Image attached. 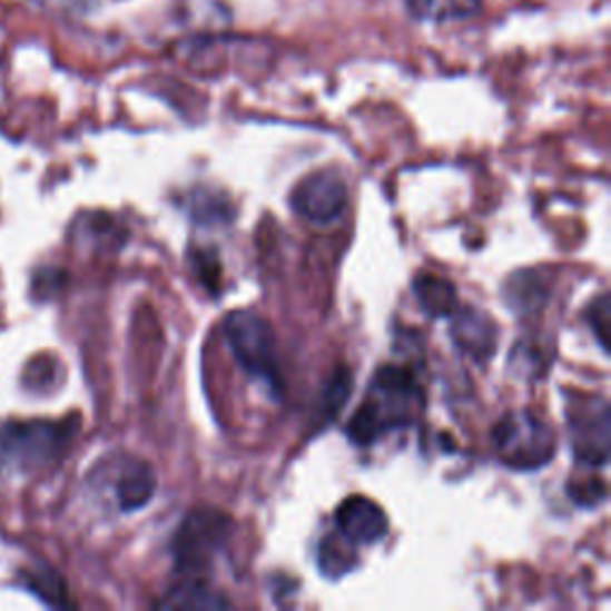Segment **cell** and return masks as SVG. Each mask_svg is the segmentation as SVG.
I'll return each mask as SVG.
<instances>
[{
  "label": "cell",
  "mask_w": 611,
  "mask_h": 611,
  "mask_svg": "<svg viewBox=\"0 0 611 611\" xmlns=\"http://www.w3.org/2000/svg\"><path fill=\"white\" fill-rule=\"evenodd\" d=\"M421 390L414 373L402 366H383L368 387V396L346 425V435L358 447H368L380 437L414 423Z\"/></svg>",
  "instance_id": "1"
},
{
  "label": "cell",
  "mask_w": 611,
  "mask_h": 611,
  "mask_svg": "<svg viewBox=\"0 0 611 611\" xmlns=\"http://www.w3.org/2000/svg\"><path fill=\"white\" fill-rule=\"evenodd\" d=\"M497 459L514 471H538L548 466L556 452V435L533 411L516 408L504 414L492 431Z\"/></svg>",
  "instance_id": "2"
},
{
  "label": "cell",
  "mask_w": 611,
  "mask_h": 611,
  "mask_svg": "<svg viewBox=\"0 0 611 611\" xmlns=\"http://www.w3.org/2000/svg\"><path fill=\"white\" fill-rule=\"evenodd\" d=\"M223 333L229 352L242 366L244 373L266 383L270 390H279V368H277V342L273 327L266 318L254 311H233L225 318Z\"/></svg>",
  "instance_id": "3"
},
{
  "label": "cell",
  "mask_w": 611,
  "mask_h": 611,
  "mask_svg": "<svg viewBox=\"0 0 611 611\" xmlns=\"http://www.w3.org/2000/svg\"><path fill=\"white\" fill-rule=\"evenodd\" d=\"M233 535V519L213 506H198L179 523L173 538L175 566L185 573H198L216 561Z\"/></svg>",
  "instance_id": "4"
},
{
  "label": "cell",
  "mask_w": 611,
  "mask_h": 611,
  "mask_svg": "<svg viewBox=\"0 0 611 611\" xmlns=\"http://www.w3.org/2000/svg\"><path fill=\"white\" fill-rule=\"evenodd\" d=\"M346 196V181L337 173L318 170L294 187L292 208L313 225H329L344 213Z\"/></svg>",
  "instance_id": "5"
},
{
  "label": "cell",
  "mask_w": 611,
  "mask_h": 611,
  "mask_svg": "<svg viewBox=\"0 0 611 611\" xmlns=\"http://www.w3.org/2000/svg\"><path fill=\"white\" fill-rule=\"evenodd\" d=\"M569 431L573 454L581 464L592 469L607 466L611 444V414L604 400H592L585 406H575L571 411Z\"/></svg>",
  "instance_id": "6"
},
{
  "label": "cell",
  "mask_w": 611,
  "mask_h": 611,
  "mask_svg": "<svg viewBox=\"0 0 611 611\" xmlns=\"http://www.w3.org/2000/svg\"><path fill=\"white\" fill-rule=\"evenodd\" d=\"M335 528L342 538L349 540L356 548H366L383 540L390 531V521L385 509L371 497L352 494L335 511Z\"/></svg>",
  "instance_id": "7"
},
{
  "label": "cell",
  "mask_w": 611,
  "mask_h": 611,
  "mask_svg": "<svg viewBox=\"0 0 611 611\" xmlns=\"http://www.w3.org/2000/svg\"><path fill=\"white\" fill-rule=\"evenodd\" d=\"M450 318V335L469 358L485 363L494 356L500 342V327L490 313L473 306H459Z\"/></svg>",
  "instance_id": "8"
},
{
  "label": "cell",
  "mask_w": 611,
  "mask_h": 611,
  "mask_svg": "<svg viewBox=\"0 0 611 611\" xmlns=\"http://www.w3.org/2000/svg\"><path fill=\"white\" fill-rule=\"evenodd\" d=\"M68 442V427L53 423H35L8 427L3 444L10 454H18L24 461H46L60 454Z\"/></svg>",
  "instance_id": "9"
},
{
  "label": "cell",
  "mask_w": 611,
  "mask_h": 611,
  "mask_svg": "<svg viewBox=\"0 0 611 611\" xmlns=\"http://www.w3.org/2000/svg\"><path fill=\"white\" fill-rule=\"evenodd\" d=\"M408 20L421 24H450L475 20L485 0H402Z\"/></svg>",
  "instance_id": "10"
},
{
  "label": "cell",
  "mask_w": 611,
  "mask_h": 611,
  "mask_svg": "<svg viewBox=\"0 0 611 611\" xmlns=\"http://www.w3.org/2000/svg\"><path fill=\"white\" fill-rule=\"evenodd\" d=\"M504 299L521 316H533L550 302V283L540 270H519L506 279Z\"/></svg>",
  "instance_id": "11"
},
{
  "label": "cell",
  "mask_w": 611,
  "mask_h": 611,
  "mask_svg": "<svg viewBox=\"0 0 611 611\" xmlns=\"http://www.w3.org/2000/svg\"><path fill=\"white\" fill-rule=\"evenodd\" d=\"M115 494H118V504L122 511L144 509L156 494V473L144 461H127L118 475Z\"/></svg>",
  "instance_id": "12"
},
{
  "label": "cell",
  "mask_w": 611,
  "mask_h": 611,
  "mask_svg": "<svg viewBox=\"0 0 611 611\" xmlns=\"http://www.w3.org/2000/svg\"><path fill=\"white\" fill-rule=\"evenodd\" d=\"M414 296L418 306L431 318H450L459 308V294L456 287L440 275H418L414 279Z\"/></svg>",
  "instance_id": "13"
},
{
  "label": "cell",
  "mask_w": 611,
  "mask_h": 611,
  "mask_svg": "<svg viewBox=\"0 0 611 611\" xmlns=\"http://www.w3.org/2000/svg\"><path fill=\"white\" fill-rule=\"evenodd\" d=\"M162 609H227L229 600H225L220 592L210 590L198 578H187L185 583L165 592V598L158 602Z\"/></svg>",
  "instance_id": "14"
},
{
  "label": "cell",
  "mask_w": 611,
  "mask_h": 611,
  "mask_svg": "<svg viewBox=\"0 0 611 611\" xmlns=\"http://www.w3.org/2000/svg\"><path fill=\"white\" fill-rule=\"evenodd\" d=\"M352 390H354V373L346 366H339L325 380V387L318 400V421L325 425L333 423L335 416L342 411V406L349 402Z\"/></svg>",
  "instance_id": "15"
},
{
  "label": "cell",
  "mask_w": 611,
  "mask_h": 611,
  "mask_svg": "<svg viewBox=\"0 0 611 611\" xmlns=\"http://www.w3.org/2000/svg\"><path fill=\"white\" fill-rule=\"evenodd\" d=\"M318 564H321L323 573L333 575V578L349 573L356 566V544H352L349 540L342 538L339 533L327 535L321 542Z\"/></svg>",
  "instance_id": "16"
},
{
  "label": "cell",
  "mask_w": 611,
  "mask_h": 611,
  "mask_svg": "<svg viewBox=\"0 0 611 611\" xmlns=\"http://www.w3.org/2000/svg\"><path fill=\"white\" fill-rule=\"evenodd\" d=\"M585 321L592 329L594 339H598L600 349H609V325H611V304H609V294L602 292L598 299H594L588 311H585Z\"/></svg>",
  "instance_id": "17"
},
{
  "label": "cell",
  "mask_w": 611,
  "mask_h": 611,
  "mask_svg": "<svg viewBox=\"0 0 611 611\" xmlns=\"http://www.w3.org/2000/svg\"><path fill=\"white\" fill-rule=\"evenodd\" d=\"M566 490L571 494V500L581 506H598L607 500V485L594 475L592 481H571Z\"/></svg>",
  "instance_id": "18"
},
{
  "label": "cell",
  "mask_w": 611,
  "mask_h": 611,
  "mask_svg": "<svg viewBox=\"0 0 611 611\" xmlns=\"http://www.w3.org/2000/svg\"><path fill=\"white\" fill-rule=\"evenodd\" d=\"M194 266L198 277L204 279V285L208 287V292L216 294L220 287V260L216 256V252H204V254H194Z\"/></svg>",
  "instance_id": "19"
},
{
  "label": "cell",
  "mask_w": 611,
  "mask_h": 611,
  "mask_svg": "<svg viewBox=\"0 0 611 611\" xmlns=\"http://www.w3.org/2000/svg\"><path fill=\"white\" fill-rule=\"evenodd\" d=\"M191 213H194V218L198 223H210L213 225V223H227L229 220V206H227L225 198H220L216 194L206 196V201L196 204L191 208Z\"/></svg>",
  "instance_id": "20"
}]
</instances>
